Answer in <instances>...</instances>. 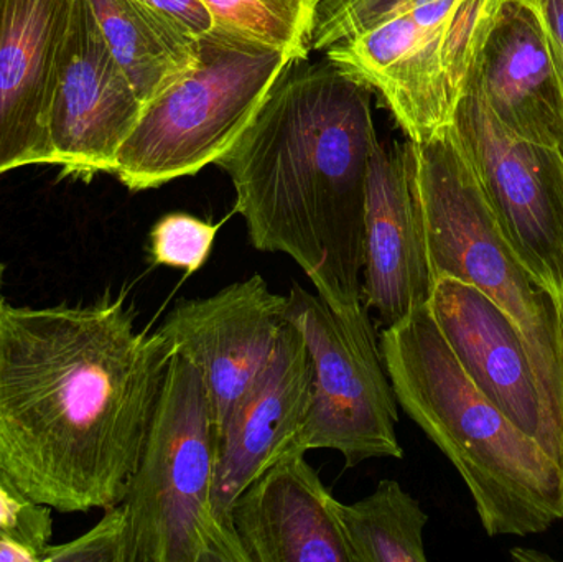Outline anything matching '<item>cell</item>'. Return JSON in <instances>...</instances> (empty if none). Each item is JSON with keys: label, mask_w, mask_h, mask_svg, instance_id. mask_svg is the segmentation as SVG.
Here are the masks:
<instances>
[{"label": "cell", "mask_w": 563, "mask_h": 562, "mask_svg": "<svg viewBox=\"0 0 563 562\" xmlns=\"http://www.w3.org/2000/svg\"><path fill=\"white\" fill-rule=\"evenodd\" d=\"M298 63L217 164L233 180L253 246L294 260L321 299L346 310L363 302L373 88L328 58Z\"/></svg>", "instance_id": "2"}, {"label": "cell", "mask_w": 563, "mask_h": 562, "mask_svg": "<svg viewBox=\"0 0 563 562\" xmlns=\"http://www.w3.org/2000/svg\"><path fill=\"white\" fill-rule=\"evenodd\" d=\"M139 2L175 20L197 36L205 35L214 26L213 19L201 0H139Z\"/></svg>", "instance_id": "26"}, {"label": "cell", "mask_w": 563, "mask_h": 562, "mask_svg": "<svg viewBox=\"0 0 563 562\" xmlns=\"http://www.w3.org/2000/svg\"><path fill=\"white\" fill-rule=\"evenodd\" d=\"M452 128L506 240L563 309V141L509 134L470 91Z\"/></svg>", "instance_id": "9"}, {"label": "cell", "mask_w": 563, "mask_h": 562, "mask_svg": "<svg viewBox=\"0 0 563 562\" xmlns=\"http://www.w3.org/2000/svg\"><path fill=\"white\" fill-rule=\"evenodd\" d=\"M413 188L432 279L453 277L518 326L563 428V309L506 240L455 131L410 141Z\"/></svg>", "instance_id": "4"}, {"label": "cell", "mask_w": 563, "mask_h": 562, "mask_svg": "<svg viewBox=\"0 0 563 562\" xmlns=\"http://www.w3.org/2000/svg\"><path fill=\"white\" fill-rule=\"evenodd\" d=\"M142 108L88 0H75L46 119L49 165L66 177L112 174Z\"/></svg>", "instance_id": "10"}, {"label": "cell", "mask_w": 563, "mask_h": 562, "mask_svg": "<svg viewBox=\"0 0 563 562\" xmlns=\"http://www.w3.org/2000/svg\"><path fill=\"white\" fill-rule=\"evenodd\" d=\"M508 0H410L327 58L379 91L409 141L453 124L470 71Z\"/></svg>", "instance_id": "7"}, {"label": "cell", "mask_w": 563, "mask_h": 562, "mask_svg": "<svg viewBox=\"0 0 563 562\" xmlns=\"http://www.w3.org/2000/svg\"><path fill=\"white\" fill-rule=\"evenodd\" d=\"M285 319L303 337L313 368L311 401L295 451L330 449L346 467L371 459H402L399 401L380 337L364 302L334 309L295 283Z\"/></svg>", "instance_id": "8"}, {"label": "cell", "mask_w": 563, "mask_h": 562, "mask_svg": "<svg viewBox=\"0 0 563 562\" xmlns=\"http://www.w3.org/2000/svg\"><path fill=\"white\" fill-rule=\"evenodd\" d=\"M397 401L459 471L489 537H529L563 518V469L475 385L429 304L383 330Z\"/></svg>", "instance_id": "3"}, {"label": "cell", "mask_w": 563, "mask_h": 562, "mask_svg": "<svg viewBox=\"0 0 563 562\" xmlns=\"http://www.w3.org/2000/svg\"><path fill=\"white\" fill-rule=\"evenodd\" d=\"M52 531V510L25 500L0 477V540L29 548L42 562Z\"/></svg>", "instance_id": "24"}, {"label": "cell", "mask_w": 563, "mask_h": 562, "mask_svg": "<svg viewBox=\"0 0 563 562\" xmlns=\"http://www.w3.org/2000/svg\"><path fill=\"white\" fill-rule=\"evenodd\" d=\"M473 92L516 137L563 141L561 92L541 23L521 0H508L470 71Z\"/></svg>", "instance_id": "17"}, {"label": "cell", "mask_w": 563, "mask_h": 562, "mask_svg": "<svg viewBox=\"0 0 563 562\" xmlns=\"http://www.w3.org/2000/svg\"><path fill=\"white\" fill-rule=\"evenodd\" d=\"M214 25L285 49L297 62L310 53L318 0H201Z\"/></svg>", "instance_id": "20"}, {"label": "cell", "mask_w": 563, "mask_h": 562, "mask_svg": "<svg viewBox=\"0 0 563 562\" xmlns=\"http://www.w3.org/2000/svg\"><path fill=\"white\" fill-rule=\"evenodd\" d=\"M311 385L313 368L303 337L287 322L218 441L214 508L231 530L240 495L294 449L310 408Z\"/></svg>", "instance_id": "14"}, {"label": "cell", "mask_w": 563, "mask_h": 562, "mask_svg": "<svg viewBox=\"0 0 563 562\" xmlns=\"http://www.w3.org/2000/svg\"><path fill=\"white\" fill-rule=\"evenodd\" d=\"M294 62L285 49L214 25L200 36L197 65L145 102L112 174L142 191L217 164Z\"/></svg>", "instance_id": "6"}, {"label": "cell", "mask_w": 563, "mask_h": 562, "mask_svg": "<svg viewBox=\"0 0 563 562\" xmlns=\"http://www.w3.org/2000/svg\"><path fill=\"white\" fill-rule=\"evenodd\" d=\"M351 562H426L429 515L396 481H380L373 494L341 505Z\"/></svg>", "instance_id": "19"}, {"label": "cell", "mask_w": 563, "mask_h": 562, "mask_svg": "<svg viewBox=\"0 0 563 562\" xmlns=\"http://www.w3.org/2000/svg\"><path fill=\"white\" fill-rule=\"evenodd\" d=\"M341 505L291 449L240 495L231 525L250 562H351Z\"/></svg>", "instance_id": "16"}, {"label": "cell", "mask_w": 563, "mask_h": 562, "mask_svg": "<svg viewBox=\"0 0 563 562\" xmlns=\"http://www.w3.org/2000/svg\"><path fill=\"white\" fill-rule=\"evenodd\" d=\"M538 16L554 66L563 111V0H521Z\"/></svg>", "instance_id": "25"}, {"label": "cell", "mask_w": 563, "mask_h": 562, "mask_svg": "<svg viewBox=\"0 0 563 562\" xmlns=\"http://www.w3.org/2000/svg\"><path fill=\"white\" fill-rule=\"evenodd\" d=\"M218 436L201 373L172 353L137 472L121 502L128 562H250L214 508Z\"/></svg>", "instance_id": "5"}, {"label": "cell", "mask_w": 563, "mask_h": 562, "mask_svg": "<svg viewBox=\"0 0 563 562\" xmlns=\"http://www.w3.org/2000/svg\"><path fill=\"white\" fill-rule=\"evenodd\" d=\"M432 286L410 141H377L367 168L361 300L386 330L423 309Z\"/></svg>", "instance_id": "13"}, {"label": "cell", "mask_w": 563, "mask_h": 562, "mask_svg": "<svg viewBox=\"0 0 563 562\" xmlns=\"http://www.w3.org/2000/svg\"><path fill=\"white\" fill-rule=\"evenodd\" d=\"M220 224L187 213H170L151 231L152 261L158 266L197 273L213 251Z\"/></svg>", "instance_id": "21"}, {"label": "cell", "mask_w": 563, "mask_h": 562, "mask_svg": "<svg viewBox=\"0 0 563 562\" xmlns=\"http://www.w3.org/2000/svg\"><path fill=\"white\" fill-rule=\"evenodd\" d=\"M0 310H2V309H0Z\"/></svg>", "instance_id": "28"}, {"label": "cell", "mask_w": 563, "mask_h": 562, "mask_svg": "<svg viewBox=\"0 0 563 562\" xmlns=\"http://www.w3.org/2000/svg\"><path fill=\"white\" fill-rule=\"evenodd\" d=\"M429 310L473 385L563 469V428L515 320L453 277L433 280Z\"/></svg>", "instance_id": "11"}, {"label": "cell", "mask_w": 563, "mask_h": 562, "mask_svg": "<svg viewBox=\"0 0 563 562\" xmlns=\"http://www.w3.org/2000/svg\"><path fill=\"white\" fill-rule=\"evenodd\" d=\"M410 0H320L314 10L310 49H328L387 19Z\"/></svg>", "instance_id": "22"}, {"label": "cell", "mask_w": 563, "mask_h": 562, "mask_svg": "<svg viewBox=\"0 0 563 562\" xmlns=\"http://www.w3.org/2000/svg\"><path fill=\"white\" fill-rule=\"evenodd\" d=\"M114 58L142 104L197 65L200 36L139 0H88Z\"/></svg>", "instance_id": "18"}, {"label": "cell", "mask_w": 563, "mask_h": 562, "mask_svg": "<svg viewBox=\"0 0 563 562\" xmlns=\"http://www.w3.org/2000/svg\"><path fill=\"white\" fill-rule=\"evenodd\" d=\"M318 2H320V0H318Z\"/></svg>", "instance_id": "27"}, {"label": "cell", "mask_w": 563, "mask_h": 562, "mask_svg": "<svg viewBox=\"0 0 563 562\" xmlns=\"http://www.w3.org/2000/svg\"><path fill=\"white\" fill-rule=\"evenodd\" d=\"M288 297L271 290L263 276L230 284L213 296L184 300L162 323L172 353L201 373L218 441L238 403L273 355L287 319Z\"/></svg>", "instance_id": "12"}, {"label": "cell", "mask_w": 563, "mask_h": 562, "mask_svg": "<svg viewBox=\"0 0 563 562\" xmlns=\"http://www.w3.org/2000/svg\"><path fill=\"white\" fill-rule=\"evenodd\" d=\"M75 0H0V175L49 165L46 119Z\"/></svg>", "instance_id": "15"}, {"label": "cell", "mask_w": 563, "mask_h": 562, "mask_svg": "<svg viewBox=\"0 0 563 562\" xmlns=\"http://www.w3.org/2000/svg\"><path fill=\"white\" fill-rule=\"evenodd\" d=\"M128 515L122 504L106 510L95 528L69 541L48 547L42 562H128Z\"/></svg>", "instance_id": "23"}, {"label": "cell", "mask_w": 563, "mask_h": 562, "mask_svg": "<svg viewBox=\"0 0 563 562\" xmlns=\"http://www.w3.org/2000/svg\"><path fill=\"white\" fill-rule=\"evenodd\" d=\"M172 349L124 297L0 310V477L62 514L115 507L144 454Z\"/></svg>", "instance_id": "1"}]
</instances>
